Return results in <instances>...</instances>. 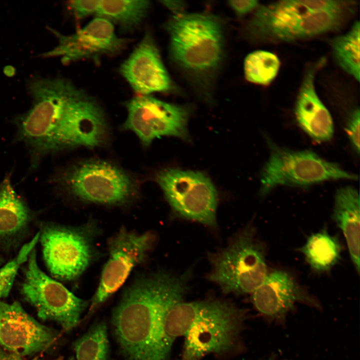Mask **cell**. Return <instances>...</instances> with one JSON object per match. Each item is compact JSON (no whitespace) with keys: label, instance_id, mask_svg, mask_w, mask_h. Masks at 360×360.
I'll return each instance as SVG.
<instances>
[{"label":"cell","instance_id":"f546056e","mask_svg":"<svg viewBox=\"0 0 360 360\" xmlns=\"http://www.w3.org/2000/svg\"><path fill=\"white\" fill-rule=\"evenodd\" d=\"M161 4L172 13L177 15L185 12L186 4L184 0H160Z\"/></svg>","mask_w":360,"mask_h":360},{"label":"cell","instance_id":"e0dca14e","mask_svg":"<svg viewBox=\"0 0 360 360\" xmlns=\"http://www.w3.org/2000/svg\"><path fill=\"white\" fill-rule=\"evenodd\" d=\"M252 294L254 308L268 321L284 322L297 302L320 308L314 297L291 274L282 270L268 272L263 282Z\"/></svg>","mask_w":360,"mask_h":360},{"label":"cell","instance_id":"484cf974","mask_svg":"<svg viewBox=\"0 0 360 360\" xmlns=\"http://www.w3.org/2000/svg\"><path fill=\"white\" fill-rule=\"evenodd\" d=\"M39 238L38 232L21 248L16 256L0 268V298L8 295L19 268L27 261L29 254L39 241Z\"/></svg>","mask_w":360,"mask_h":360},{"label":"cell","instance_id":"44dd1931","mask_svg":"<svg viewBox=\"0 0 360 360\" xmlns=\"http://www.w3.org/2000/svg\"><path fill=\"white\" fill-rule=\"evenodd\" d=\"M300 251L313 270L324 272L340 261L342 246L337 236L324 229L310 235Z\"/></svg>","mask_w":360,"mask_h":360},{"label":"cell","instance_id":"5b68a950","mask_svg":"<svg viewBox=\"0 0 360 360\" xmlns=\"http://www.w3.org/2000/svg\"><path fill=\"white\" fill-rule=\"evenodd\" d=\"M344 0H283L259 4L244 24L254 42H289L340 28L356 6L342 8Z\"/></svg>","mask_w":360,"mask_h":360},{"label":"cell","instance_id":"d4e9b609","mask_svg":"<svg viewBox=\"0 0 360 360\" xmlns=\"http://www.w3.org/2000/svg\"><path fill=\"white\" fill-rule=\"evenodd\" d=\"M76 360H106L108 340L106 324L103 321L94 324L74 344Z\"/></svg>","mask_w":360,"mask_h":360},{"label":"cell","instance_id":"836d02e7","mask_svg":"<svg viewBox=\"0 0 360 360\" xmlns=\"http://www.w3.org/2000/svg\"><path fill=\"white\" fill-rule=\"evenodd\" d=\"M2 260L1 258H0V264L2 263Z\"/></svg>","mask_w":360,"mask_h":360},{"label":"cell","instance_id":"ba28073f","mask_svg":"<svg viewBox=\"0 0 360 360\" xmlns=\"http://www.w3.org/2000/svg\"><path fill=\"white\" fill-rule=\"evenodd\" d=\"M266 140L269 156L260 173L261 196L280 186L306 188L328 180L358 179L312 150H294L278 146L268 136Z\"/></svg>","mask_w":360,"mask_h":360},{"label":"cell","instance_id":"cb8c5ba5","mask_svg":"<svg viewBox=\"0 0 360 360\" xmlns=\"http://www.w3.org/2000/svg\"><path fill=\"white\" fill-rule=\"evenodd\" d=\"M280 66V59L274 54L264 50H255L244 58V76L248 82L267 86L276 78Z\"/></svg>","mask_w":360,"mask_h":360},{"label":"cell","instance_id":"2e32d148","mask_svg":"<svg viewBox=\"0 0 360 360\" xmlns=\"http://www.w3.org/2000/svg\"><path fill=\"white\" fill-rule=\"evenodd\" d=\"M121 75L140 96L172 92L176 86L162 62L156 42L146 32L129 56L121 64Z\"/></svg>","mask_w":360,"mask_h":360},{"label":"cell","instance_id":"f1b7e54d","mask_svg":"<svg viewBox=\"0 0 360 360\" xmlns=\"http://www.w3.org/2000/svg\"><path fill=\"white\" fill-rule=\"evenodd\" d=\"M228 4L239 18L254 12L260 4L257 0H229Z\"/></svg>","mask_w":360,"mask_h":360},{"label":"cell","instance_id":"d6986e66","mask_svg":"<svg viewBox=\"0 0 360 360\" xmlns=\"http://www.w3.org/2000/svg\"><path fill=\"white\" fill-rule=\"evenodd\" d=\"M332 218L342 232L350 257L360 272V196L351 186L338 188L334 197Z\"/></svg>","mask_w":360,"mask_h":360},{"label":"cell","instance_id":"7a4b0ae2","mask_svg":"<svg viewBox=\"0 0 360 360\" xmlns=\"http://www.w3.org/2000/svg\"><path fill=\"white\" fill-rule=\"evenodd\" d=\"M190 276L159 270L136 279L126 289L112 315L120 351L126 360H168L163 321L169 308L183 301Z\"/></svg>","mask_w":360,"mask_h":360},{"label":"cell","instance_id":"603a6c76","mask_svg":"<svg viewBox=\"0 0 360 360\" xmlns=\"http://www.w3.org/2000/svg\"><path fill=\"white\" fill-rule=\"evenodd\" d=\"M358 20L346 34L330 40L332 55L339 66L356 80H360V30Z\"/></svg>","mask_w":360,"mask_h":360},{"label":"cell","instance_id":"4316f807","mask_svg":"<svg viewBox=\"0 0 360 360\" xmlns=\"http://www.w3.org/2000/svg\"><path fill=\"white\" fill-rule=\"evenodd\" d=\"M360 108L356 107L349 113L344 126L346 132L352 148L358 156L360 154Z\"/></svg>","mask_w":360,"mask_h":360},{"label":"cell","instance_id":"6da1fadb","mask_svg":"<svg viewBox=\"0 0 360 360\" xmlns=\"http://www.w3.org/2000/svg\"><path fill=\"white\" fill-rule=\"evenodd\" d=\"M32 106L14 120L16 140L28 148L31 167L45 156L80 148L106 146L110 128L96 99L64 78H36L28 84Z\"/></svg>","mask_w":360,"mask_h":360},{"label":"cell","instance_id":"9c48e42d","mask_svg":"<svg viewBox=\"0 0 360 360\" xmlns=\"http://www.w3.org/2000/svg\"><path fill=\"white\" fill-rule=\"evenodd\" d=\"M98 232L92 220L77 226L44 224L39 240L51 275L63 282L77 280L96 257L94 241Z\"/></svg>","mask_w":360,"mask_h":360},{"label":"cell","instance_id":"30bf717a","mask_svg":"<svg viewBox=\"0 0 360 360\" xmlns=\"http://www.w3.org/2000/svg\"><path fill=\"white\" fill-rule=\"evenodd\" d=\"M154 180L178 214L216 227L217 192L206 175L200 172L166 168L156 174Z\"/></svg>","mask_w":360,"mask_h":360},{"label":"cell","instance_id":"d6a6232c","mask_svg":"<svg viewBox=\"0 0 360 360\" xmlns=\"http://www.w3.org/2000/svg\"><path fill=\"white\" fill-rule=\"evenodd\" d=\"M68 360H74V357H70Z\"/></svg>","mask_w":360,"mask_h":360},{"label":"cell","instance_id":"4fadbf2b","mask_svg":"<svg viewBox=\"0 0 360 360\" xmlns=\"http://www.w3.org/2000/svg\"><path fill=\"white\" fill-rule=\"evenodd\" d=\"M154 242V236L150 232L138 234L124 228L108 240V258L92 298L90 311L116 292L133 268L144 262Z\"/></svg>","mask_w":360,"mask_h":360},{"label":"cell","instance_id":"277c9868","mask_svg":"<svg viewBox=\"0 0 360 360\" xmlns=\"http://www.w3.org/2000/svg\"><path fill=\"white\" fill-rule=\"evenodd\" d=\"M248 311L218 299L184 302L172 306L163 321V338L169 353L174 340L184 338L182 360H200L221 354L237 343L248 318Z\"/></svg>","mask_w":360,"mask_h":360},{"label":"cell","instance_id":"7c38bea8","mask_svg":"<svg viewBox=\"0 0 360 360\" xmlns=\"http://www.w3.org/2000/svg\"><path fill=\"white\" fill-rule=\"evenodd\" d=\"M124 106L127 116L122 128L134 133L144 147L164 136L188 140L192 108L188 105L168 102L146 95L134 97Z\"/></svg>","mask_w":360,"mask_h":360},{"label":"cell","instance_id":"83f0119b","mask_svg":"<svg viewBox=\"0 0 360 360\" xmlns=\"http://www.w3.org/2000/svg\"><path fill=\"white\" fill-rule=\"evenodd\" d=\"M100 0H76L70 2V8L74 16L84 18L92 15L96 16Z\"/></svg>","mask_w":360,"mask_h":360},{"label":"cell","instance_id":"9a60e30c","mask_svg":"<svg viewBox=\"0 0 360 360\" xmlns=\"http://www.w3.org/2000/svg\"><path fill=\"white\" fill-rule=\"evenodd\" d=\"M58 334L29 315L18 302L0 301V346L20 356L42 352L55 342Z\"/></svg>","mask_w":360,"mask_h":360},{"label":"cell","instance_id":"1f68e13d","mask_svg":"<svg viewBox=\"0 0 360 360\" xmlns=\"http://www.w3.org/2000/svg\"><path fill=\"white\" fill-rule=\"evenodd\" d=\"M268 360H276L274 356H271Z\"/></svg>","mask_w":360,"mask_h":360},{"label":"cell","instance_id":"52a82bcc","mask_svg":"<svg viewBox=\"0 0 360 360\" xmlns=\"http://www.w3.org/2000/svg\"><path fill=\"white\" fill-rule=\"evenodd\" d=\"M266 248L256 228L248 224L229 240L227 246L208 256L211 270L206 277L224 294H252L268 274Z\"/></svg>","mask_w":360,"mask_h":360},{"label":"cell","instance_id":"8fae6325","mask_svg":"<svg viewBox=\"0 0 360 360\" xmlns=\"http://www.w3.org/2000/svg\"><path fill=\"white\" fill-rule=\"evenodd\" d=\"M26 263L21 286L24 298L36 308L40 318L55 321L65 332L71 330L78 324L88 302L76 296L40 268L35 248Z\"/></svg>","mask_w":360,"mask_h":360},{"label":"cell","instance_id":"8992f818","mask_svg":"<svg viewBox=\"0 0 360 360\" xmlns=\"http://www.w3.org/2000/svg\"><path fill=\"white\" fill-rule=\"evenodd\" d=\"M50 180L60 192L86 204L124 206L140 194V180L136 175L100 158L74 161L57 170Z\"/></svg>","mask_w":360,"mask_h":360},{"label":"cell","instance_id":"5bb4252c","mask_svg":"<svg viewBox=\"0 0 360 360\" xmlns=\"http://www.w3.org/2000/svg\"><path fill=\"white\" fill-rule=\"evenodd\" d=\"M50 31L56 36L58 44L44 56L60 57L64 64L84 60L98 62L102 56L120 54L128 44V39L116 34L111 22L98 16L71 34Z\"/></svg>","mask_w":360,"mask_h":360},{"label":"cell","instance_id":"3957f363","mask_svg":"<svg viewBox=\"0 0 360 360\" xmlns=\"http://www.w3.org/2000/svg\"><path fill=\"white\" fill-rule=\"evenodd\" d=\"M164 28L173 66L200 99L212 102L226 56L223 20L211 13L185 12L172 15Z\"/></svg>","mask_w":360,"mask_h":360},{"label":"cell","instance_id":"ac0fdd59","mask_svg":"<svg viewBox=\"0 0 360 360\" xmlns=\"http://www.w3.org/2000/svg\"><path fill=\"white\" fill-rule=\"evenodd\" d=\"M324 60L312 65L306 72L296 100L294 114L300 128L313 140H330L334 133L331 115L320 99L314 86L318 70Z\"/></svg>","mask_w":360,"mask_h":360},{"label":"cell","instance_id":"7402d4cb","mask_svg":"<svg viewBox=\"0 0 360 360\" xmlns=\"http://www.w3.org/2000/svg\"><path fill=\"white\" fill-rule=\"evenodd\" d=\"M150 5L146 0H100L96 16L116 24L123 32H132L142 24Z\"/></svg>","mask_w":360,"mask_h":360},{"label":"cell","instance_id":"4dcf8cb0","mask_svg":"<svg viewBox=\"0 0 360 360\" xmlns=\"http://www.w3.org/2000/svg\"><path fill=\"white\" fill-rule=\"evenodd\" d=\"M0 360H24L22 356L0 348ZM54 360H63L59 358Z\"/></svg>","mask_w":360,"mask_h":360},{"label":"cell","instance_id":"ffe728a7","mask_svg":"<svg viewBox=\"0 0 360 360\" xmlns=\"http://www.w3.org/2000/svg\"><path fill=\"white\" fill-rule=\"evenodd\" d=\"M32 212L12 187L10 176L0 182V244L8 246L28 228Z\"/></svg>","mask_w":360,"mask_h":360}]
</instances>
